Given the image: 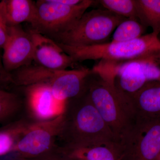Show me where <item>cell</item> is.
Returning <instances> with one entry per match:
<instances>
[{
  "label": "cell",
  "instance_id": "1",
  "mask_svg": "<svg viewBox=\"0 0 160 160\" xmlns=\"http://www.w3.org/2000/svg\"><path fill=\"white\" fill-rule=\"evenodd\" d=\"M58 146L73 147L117 141L95 108L87 91L67 101Z\"/></svg>",
  "mask_w": 160,
  "mask_h": 160
},
{
  "label": "cell",
  "instance_id": "2",
  "mask_svg": "<svg viewBox=\"0 0 160 160\" xmlns=\"http://www.w3.org/2000/svg\"><path fill=\"white\" fill-rule=\"evenodd\" d=\"M92 69L87 80L86 91L118 142L136 122L131 99L100 72Z\"/></svg>",
  "mask_w": 160,
  "mask_h": 160
},
{
  "label": "cell",
  "instance_id": "3",
  "mask_svg": "<svg viewBox=\"0 0 160 160\" xmlns=\"http://www.w3.org/2000/svg\"><path fill=\"white\" fill-rule=\"evenodd\" d=\"M154 32L138 38L123 42H111L95 46L73 47L58 43L76 62L88 60H101L115 64L160 52V40Z\"/></svg>",
  "mask_w": 160,
  "mask_h": 160
},
{
  "label": "cell",
  "instance_id": "4",
  "mask_svg": "<svg viewBox=\"0 0 160 160\" xmlns=\"http://www.w3.org/2000/svg\"><path fill=\"white\" fill-rule=\"evenodd\" d=\"M105 9L85 12L69 28L49 38L66 46L83 47L109 42L110 36L126 20Z\"/></svg>",
  "mask_w": 160,
  "mask_h": 160
},
{
  "label": "cell",
  "instance_id": "5",
  "mask_svg": "<svg viewBox=\"0 0 160 160\" xmlns=\"http://www.w3.org/2000/svg\"><path fill=\"white\" fill-rule=\"evenodd\" d=\"M160 52L115 64L101 63L99 68L119 91L130 98L146 83L160 82Z\"/></svg>",
  "mask_w": 160,
  "mask_h": 160
},
{
  "label": "cell",
  "instance_id": "6",
  "mask_svg": "<svg viewBox=\"0 0 160 160\" xmlns=\"http://www.w3.org/2000/svg\"><path fill=\"white\" fill-rule=\"evenodd\" d=\"M95 2L84 0L79 5L70 6L60 4L56 0L37 1L36 16L31 29L51 37L69 28Z\"/></svg>",
  "mask_w": 160,
  "mask_h": 160
},
{
  "label": "cell",
  "instance_id": "7",
  "mask_svg": "<svg viewBox=\"0 0 160 160\" xmlns=\"http://www.w3.org/2000/svg\"><path fill=\"white\" fill-rule=\"evenodd\" d=\"M121 160H157L160 152V121L136 122L118 142Z\"/></svg>",
  "mask_w": 160,
  "mask_h": 160
},
{
  "label": "cell",
  "instance_id": "8",
  "mask_svg": "<svg viewBox=\"0 0 160 160\" xmlns=\"http://www.w3.org/2000/svg\"><path fill=\"white\" fill-rule=\"evenodd\" d=\"M62 113L49 121L30 122L15 146L12 153L24 158L38 157L58 147L63 123Z\"/></svg>",
  "mask_w": 160,
  "mask_h": 160
},
{
  "label": "cell",
  "instance_id": "9",
  "mask_svg": "<svg viewBox=\"0 0 160 160\" xmlns=\"http://www.w3.org/2000/svg\"><path fill=\"white\" fill-rule=\"evenodd\" d=\"M17 89L24 91L25 110L30 122L49 121L63 113L66 103L55 99L49 85L37 84Z\"/></svg>",
  "mask_w": 160,
  "mask_h": 160
},
{
  "label": "cell",
  "instance_id": "10",
  "mask_svg": "<svg viewBox=\"0 0 160 160\" xmlns=\"http://www.w3.org/2000/svg\"><path fill=\"white\" fill-rule=\"evenodd\" d=\"M3 49V65L9 73L30 65L33 61L32 39L29 31H25L21 25L9 27Z\"/></svg>",
  "mask_w": 160,
  "mask_h": 160
},
{
  "label": "cell",
  "instance_id": "11",
  "mask_svg": "<svg viewBox=\"0 0 160 160\" xmlns=\"http://www.w3.org/2000/svg\"><path fill=\"white\" fill-rule=\"evenodd\" d=\"M33 42V60L37 65L53 70H66L75 63L53 40L31 29Z\"/></svg>",
  "mask_w": 160,
  "mask_h": 160
},
{
  "label": "cell",
  "instance_id": "12",
  "mask_svg": "<svg viewBox=\"0 0 160 160\" xmlns=\"http://www.w3.org/2000/svg\"><path fill=\"white\" fill-rule=\"evenodd\" d=\"M92 69L86 68L58 70L48 83L55 99L59 102L78 97L86 90L87 80Z\"/></svg>",
  "mask_w": 160,
  "mask_h": 160
},
{
  "label": "cell",
  "instance_id": "13",
  "mask_svg": "<svg viewBox=\"0 0 160 160\" xmlns=\"http://www.w3.org/2000/svg\"><path fill=\"white\" fill-rule=\"evenodd\" d=\"M136 122L160 121V82L146 83L130 98Z\"/></svg>",
  "mask_w": 160,
  "mask_h": 160
},
{
  "label": "cell",
  "instance_id": "14",
  "mask_svg": "<svg viewBox=\"0 0 160 160\" xmlns=\"http://www.w3.org/2000/svg\"><path fill=\"white\" fill-rule=\"evenodd\" d=\"M59 147L73 160H121L119 143L117 141L87 146Z\"/></svg>",
  "mask_w": 160,
  "mask_h": 160
},
{
  "label": "cell",
  "instance_id": "15",
  "mask_svg": "<svg viewBox=\"0 0 160 160\" xmlns=\"http://www.w3.org/2000/svg\"><path fill=\"white\" fill-rule=\"evenodd\" d=\"M24 98L17 91L0 88V124L6 126L24 118Z\"/></svg>",
  "mask_w": 160,
  "mask_h": 160
},
{
  "label": "cell",
  "instance_id": "16",
  "mask_svg": "<svg viewBox=\"0 0 160 160\" xmlns=\"http://www.w3.org/2000/svg\"><path fill=\"white\" fill-rule=\"evenodd\" d=\"M5 16L9 27L23 22L32 25L37 14L36 2L31 0H3Z\"/></svg>",
  "mask_w": 160,
  "mask_h": 160
},
{
  "label": "cell",
  "instance_id": "17",
  "mask_svg": "<svg viewBox=\"0 0 160 160\" xmlns=\"http://www.w3.org/2000/svg\"><path fill=\"white\" fill-rule=\"evenodd\" d=\"M30 122L24 118L0 128V157L12 153Z\"/></svg>",
  "mask_w": 160,
  "mask_h": 160
},
{
  "label": "cell",
  "instance_id": "18",
  "mask_svg": "<svg viewBox=\"0 0 160 160\" xmlns=\"http://www.w3.org/2000/svg\"><path fill=\"white\" fill-rule=\"evenodd\" d=\"M138 20L152 32L160 33V0H135Z\"/></svg>",
  "mask_w": 160,
  "mask_h": 160
},
{
  "label": "cell",
  "instance_id": "19",
  "mask_svg": "<svg viewBox=\"0 0 160 160\" xmlns=\"http://www.w3.org/2000/svg\"><path fill=\"white\" fill-rule=\"evenodd\" d=\"M146 27L138 20L126 19L115 29L111 42H123L138 38L144 35Z\"/></svg>",
  "mask_w": 160,
  "mask_h": 160
},
{
  "label": "cell",
  "instance_id": "20",
  "mask_svg": "<svg viewBox=\"0 0 160 160\" xmlns=\"http://www.w3.org/2000/svg\"><path fill=\"white\" fill-rule=\"evenodd\" d=\"M104 9L127 19L138 20L135 0H100Z\"/></svg>",
  "mask_w": 160,
  "mask_h": 160
},
{
  "label": "cell",
  "instance_id": "21",
  "mask_svg": "<svg viewBox=\"0 0 160 160\" xmlns=\"http://www.w3.org/2000/svg\"><path fill=\"white\" fill-rule=\"evenodd\" d=\"M9 26L7 24L5 16L3 0L0 2V49H3L6 43L8 34Z\"/></svg>",
  "mask_w": 160,
  "mask_h": 160
},
{
  "label": "cell",
  "instance_id": "22",
  "mask_svg": "<svg viewBox=\"0 0 160 160\" xmlns=\"http://www.w3.org/2000/svg\"><path fill=\"white\" fill-rule=\"evenodd\" d=\"M28 160H73L65 154L58 147L52 151L49 152L46 154L42 155L38 157L28 159Z\"/></svg>",
  "mask_w": 160,
  "mask_h": 160
},
{
  "label": "cell",
  "instance_id": "23",
  "mask_svg": "<svg viewBox=\"0 0 160 160\" xmlns=\"http://www.w3.org/2000/svg\"><path fill=\"white\" fill-rule=\"evenodd\" d=\"M10 86H11V74L4 69L2 59L0 57V88L10 90Z\"/></svg>",
  "mask_w": 160,
  "mask_h": 160
},
{
  "label": "cell",
  "instance_id": "24",
  "mask_svg": "<svg viewBox=\"0 0 160 160\" xmlns=\"http://www.w3.org/2000/svg\"><path fill=\"white\" fill-rule=\"evenodd\" d=\"M0 160H28L27 159L20 157L14 153H9V154L0 157Z\"/></svg>",
  "mask_w": 160,
  "mask_h": 160
},
{
  "label": "cell",
  "instance_id": "25",
  "mask_svg": "<svg viewBox=\"0 0 160 160\" xmlns=\"http://www.w3.org/2000/svg\"><path fill=\"white\" fill-rule=\"evenodd\" d=\"M157 160H160V152L159 155L158 157Z\"/></svg>",
  "mask_w": 160,
  "mask_h": 160
}]
</instances>
